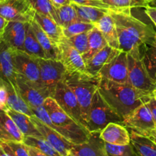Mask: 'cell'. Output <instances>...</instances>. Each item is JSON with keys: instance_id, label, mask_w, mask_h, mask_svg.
I'll return each mask as SVG.
<instances>
[{"instance_id": "8992f818", "label": "cell", "mask_w": 156, "mask_h": 156, "mask_svg": "<svg viewBox=\"0 0 156 156\" xmlns=\"http://www.w3.org/2000/svg\"><path fill=\"white\" fill-rule=\"evenodd\" d=\"M111 123L123 125V118L107 103L98 89L93 97L86 129L90 133L101 132Z\"/></svg>"}, {"instance_id": "ee69618b", "label": "cell", "mask_w": 156, "mask_h": 156, "mask_svg": "<svg viewBox=\"0 0 156 156\" xmlns=\"http://www.w3.org/2000/svg\"><path fill=\"white\" fill-rule=\"evenodd\" d=\"M51 1L56 9L62 7V6L66 5L71 4L70 0H51Z\"/></svg>"}, {"instance_id": "816d5d0a", "label": "cell", "mask_w": 156, "mask_h": 156, "mask_svg": "<svg viewBox=\"0 0 156 156\" xmlns=\"http://www.w3.org/2000/svg\"></svg>"}, {"instance_id": "e0dca14e", "label": "cell", "mask_w": 156, "mask_h": 156, "mask_svg": "<svg viewBox=\"0 0 156 156\" xmlns=\"http://www.w3.org/2000/svg\"><path fill=\"white\" fill-rule=\"evenodd\" d=\"M101 132L90 133L88 140L81 144L73 145L70 155L73 156H108L105 142L101 138Z\"/></svg>"}, {"instance_id": "484cf974", "label": "cell", "mask_w": 156, "mask_h": 156, "mask_svg": "<svg viewBox=\"0 0 156 156\" xmlns=\"http://www.w3.org/2000/svg\"><path fill=\"white\" fill-rule=\"evenodd\" d=\"M7 88V107L8 108L18 111L19 113L28 115L29 117L34 116L31 108L28 106L24 99L21 98L19 93L14 88L13 85L7 84L5 82Z\"/></svg>"}, {"instance_id": "6da1fadb", "label": "cell", "mask_w": 156, "mask_h": 156, "mask_svg": "<svg viewBox=\"0 0 156 156\" xmlns=\"http://www.w3.org/2000/svg\"><path fill=\"white\" fill-rule=\"evenodd\" d=\"M31 110L35 117L74 145L88 140L89 131L67 114L53 98H47L44 105Z\"/></svg>"}, {"instance_id": "8fae6325", "label": "cell", "mask_w": 156, "mask_h": 156, "mask_svg": "<svg viewBox=\"0 0 156 156\" xmlns=\"http://www.w3.org/2000/svg\"><path fill=\"white\" fill-rule=\"evenodd\" d=\"M99 76L117 83H128L127 53L119 50L101 69Z\"/></svg>"}, {"instance_id": "30bf717a", "label": "cell", "mask_w": 156, "mask_h": 156, "mask_svg": "<svg viewBox=\"0 0 156 156\" xmlns=\"http://www.w3.org/2000/svg\"><path fill=\"white\" fill-rule=\"evenodd\" d=\"M13 58L15 69L18 76L44 88L41 82L38 59L27 54L24 51L17 50H14Z\"/></svg>"}, {"instance_id": "f907efd6", "label": "cell", "mask_w": 156, "mask_h": 156, "mask_svg": "<svg viewBox=\"0 0 156 156\" xmlns=\"http://www.w3.org/2000/svg\"><path fill=\"white\" fill-rule=\"evenodd\" d=\"M69 156H73V155H70V154H69Z\"/></svg>"}, {"instance_id": "bcb514c9", "label": "cell", "mask_w": 156, "mask_h": 156, "mask_svg": "<svg viewBox=\"0 0 156 156\" xmlns=\"http://www.w3.org/2000/svg\"><path fill=\"white\" fill-rule=\"evenodd\" d=\"M0 156H9L7 153H6L5 151L3 149V148L2 147L1 145H0Z\"/></svg>"}, {"instance_id": "3957f363", "label": "cell", "mask_w": 156, "mask_h": 156, "mask_svg": "<svg viewBox=\"0 0 156 156\" xmlns=\"http://www.w3.org/2000/svg\"><path fill=\"white\" fill-rule=\"evenodd\" d=\"M98 91L107 103L123 118L146 102L152 94L136 89L128 83H117L101 77Z\"/></svg>"}, {"instance_id": "4316f807", "label": "cell", "mask_w": 156, "mask_h": 156, "mask_svg": "<svg viewBox=\"0 0 156 156\" xmlns=\"http://www.w3.org/2000/svg\"><path fill=\"white\" fill-rule=\"evenodd\" d=\"M131 143L139 156H156V144L150 139L130 129Z\"/></svg>"}, {"instance_id": "ffe728a7", "label": "cell", "mask_w": 156, "mask_h": 156, "mask_svg": "<svg viewBox=\"0 0 156 156\" xmlns=\"http://www.w3.org/2000/svg\"><path fill=\"white\" fill-rule=\"evenodd\" d=\"M24 136L5 111H0V145L9 142L23 143Z\"/></svg>"}, {"instance_id": "e575fe53", "label": "cell", "mask_w": 156, "mask_h": 156, "mask_svg": "<svg viewBox=\"0 0 156 156\" xmlns=\"http://www.w3.org/2000/svg\"><path fill=\"white\" fill-rule=\"evenodd\" d=\"M95 26L94 24L83 22L79 20V21L72 23L71 24L66 27H62V33H63L64 37L69 38L73 36L81 34L88 33Z\"/></svg>"}, {"instance_id": "7bdbcfd3", "label": "cell", "mask_w": 156, "mask_h": 156, "mask_svg": "<svg viewBox=\"0 0 156 156\" xmlns=\"http://www.w3.org/2000/svg\"><path fill=\"white\" fill-rule=\"evenodd\" d=\"M27 151H28V153L30 156H47L44 153H43L42 152H41L40 150H38L36 148L31 147V146H27Z\"/></svg>"}, {"instance_id": "60d3db41", "label": "cell", "mask_w": 156, "mask_h": 156, "mask_svg": "<svg viewBox=\"0 0 156 156\" xmlns=\"http://www.w3.org/2000/svg\"><path fill=\"white\" fill-rule=\"evenodd\" d=\"M145 14L149 17V19L152 21L156 27V8L147 5L145 7Z\"/></svg>"}, {"instance_id": "f6af8a7d", "label": "cell", "mask_w": 156, "mask_h": 156, "mask_svg": "<svg viewBox=\"0 0 156 156\" xmlns=\"http://www.w3.org/2000/svg\"><path fill=\"white\" fill-rule=\"evenodd\" d=\"M8 23H9V21H7L4 17L0 15V37H2V35Z\"/></svg>"}, {"instance_id": "83f0119b", "label": "cell", "mask_w": 156, "mask_h": 156, "mask_svg": "<svg viewBox=\"0 0 156 156\" xmlns=\"http://www.w3.org/2000/svg\"><path fill=\"white\" fill-rule=\"evenodd\" d=\"M72 5L76 9L79 21L94 24L110 12V10L108 9H99L91 6L80 5L75 3H72Z\"/></svg>"}, {"instance_id": "ac0fdd59", "label": "cell", "mask_w": 156, "mask_h": 156, "mask_svg": "<svg viewBox=\"0 0 156 156\" xmlns=\"http://www.w3.org/2000/svg\"><path fill=\"white\" fill-rule=\"evenodd\" d=\"M27 23L21 21H9L2 38L12 49L24 51Z\"/></svg>"}, {"instance_id": "5b68a950", "label": "cell", "mask_w": 156, "mask_h": 156, "mask_svg": "<svg viewBox=\"0 0 156 156\" xmlns=\"http://www.w3.org/2000/svg\"><path fill=\"white\" fill-rule=\"evenodd\" d=\"M128 84L136 89L152 94L156 88V82L151 77L140 47H136L127 53Z\"/></svg>"}, {"instance_id": "7402d4cb", "label": "cell", "mask_w": 156, "mask_h": 156, "mask_svg": "<svg viewBox=\"0 0 156 156\" xmlns=\"http://www.w3.org/2000/svg\"><path fill=\"white\" fill-rule=\"evenodd\" d=\"M94 26L101 32L110 47L114 49L120 50L117 27L110 12L103 18H101L96 24H94Z\"/></svg>"}, {"instance_id": "7a4b0ae2", "label": "cell", "mask_w": 156, "mask_h": 156, "mask_svg": "<svg viewBox=\"0 0 156 156\" xmlns=\"http://www.w3.org/2000/svg\"><path fill=\"white\" fill-rule=\"evenodd\" d=\"M110 14L115 22L120 49L123 51L128 53L136 47H142L156 35V31L150 25L131 14V9L110 10Z\"/></svg>"}, {"instance_id": "836d02e7", "label": "cell", "mask_w": 156, "mask_h": 156, "mask_svg": "<svg viewBox=\"0 0 156 156\" xmlns=\"http://www.w3.org/2000/svg\"><path fill=\"white\" fill-rule=\"evenodd\" d=\"M30 2L35 12L50 17L58 23L56 8L53 4L51 0H30Z\"/></svg>"}, {"instance_id": "681fc988", "label": "cell", "mask_w": 156, "mask_h": 156, "mask_svg": "<svg viewBox=\"0 0 156 156\" xmlns=\"http://www.w3.org/2000/svg\"><path fill=\"white\" fill-rule=\"evenodd\" d=\"M151 1H152V0H144L145 3H146V6H147V5L149 4V2H151Z\"/></svg>"}, {"instance_id": "d4e9b609", "label": "cell", "mask_w": 156, "mask_h": 156, "mask_svg": "<svg viewBox=\"0 0 156 156\" xmlns=\"http://www.w3.org/2000/svg\"><path fill=\"white\" fill-rule=\"evenodd\" d=\"M32 29L34 30L37 39L39 41L41 47L45 53L47 59H56L58 60V49L57 44L53 43L52 40L46 34L45 32L42 30L39 24L33 20L30 22Z\"/></svg>"}, {"instance_id": "2e32d148", "label": "cell", "mask_w": 156, "mask_h": 156, "mask_svg": "<svg viewBox=\"0 0 156 156\" xmlns=\"http://www.w3.org/2000/svg\"><path fill=\"white\" fill-rule=\"evenodd\" d=\"M14 50L0 37V79L16 89L18 73L14 64Z\"/></svg>"}, {"instance_id": "9a60e30c", "label": "cell", "mask_w": 156, "mask_h": 156, "mask_svg": "<svg viewBox=\"0 0 156 156\" xmlns=\"http://www.w3.org/2000/svg\"><path fill=\"white\" fill-rule=\"evenodd\" d=\"M32 121L36 127L41 133L43 138L45 139L59 154L61 156H69L70 154L73 143L62 136L60 133L53 129V128L43 123L41 120L35 116L30 117Z\"/></svg>"}, {"instance_id": "f546056e", "label": "cell", "mask_w": 156, "mask_h": 156, "mask_svg": "<svg viewBox=\"0 0 156 156\" xmlns=\"http://www.w3.org/2000/svg\"><path fill=\"white\" fill-rule=\"evenodd\" d=\"M24 51L37 59H47L45 53L37 39L30 23H27Z\"/></svg>"}, {"instance_id": "52a82bcc", "label": "cell", "mask_w": 156, "mask_h": 156, "mask_svg": "<svg viewBox=\"0 0 156 156\" xmlns=\"http://www.w3.org/2000/svg\"><path fill=\"white\" fill-rule=\"evenodd\" d=\"M38 61L41 82L48 95L52 98L56 85L65 76V67L60 61L56 59H38Z\"/></svg>"}, {"instance_id": "603a6c76", "label": "cell", "mask_w": 156, "mask_h": 156, "mask_svg": "<svg viewBox=\"0 0 156 156\" xmlns=\"http://www.w3.org/2000/svg\"><path fill=\"white\" fill-rule=\"evenodd\" d=\"M5 112L9 115V117L12 119L16 126L21 131V133L26 136H35V137H43L41 133L36 127L34 123L32 121L30 117L28 115L19 113L14 110L7 108Z\"/></svg>"}, {"instance_id": "ab89813d", "label": "cell", "mask_w": 156, "mask_h": 156, "mask_svg": "<svg viewBox=\"0 0 156 156\" xmlns=\"http://www.w3.org/2000/svg\"><path fill=\"white\" fill-rule=\"evenodd\" d=\"M146 104H147L148 107L150 109L151 113H152L153 118L155 120V122L156 123V99L151 94L149 97V98L146 101Z\"/></svg>"}, {"instance_id": "d6986e66", "label": "cell", "mask_w": 156, "mask_h": 156, "mask_svg": "<svg viewBox=\"0 0 156 156\" xmlns=\"http://www.w3.org/2000/svg\"><path fill=\"white\" fill-rule=\"evenodd\" d=\"M101 138L106 143L115 146H126L131 143L127 127L120 123H111L100 133Z\"/></svg>"}, {"instance_id": "d590c367", "label": "cell", "mask_w": 156, "mask_h": 156, "mask_svg": "<svg viewBox=\"0 0 156 156\" xmlns=\"http://www.w3.org/2000/svg\"><path fill=\"white\" fill-rule=\"evenodd\" d=\"M105 149L108 156H139L131 143L126 146H115L105 143Z\"/></svg>"}, {"instance_id": "1f68e13d", "label": "cell", "mask_w": 156, "mask_h": 156, "mask_svg": "<svg viewBox=\"0 0 156 156\" xmlns=\"http://www.w3.org/2000/svg\"><path fill=\"white\" fill-rule=\"evenodd\" d=\"M23 143L26 146L36 148L47 156H61L60 154L43 137L26 136Z\"/></svg>"}, {"instance_id": "cb8c5ba5", "label": "cell", "mask_w": 156, "mask_h": 156, "mask_svg": "<svg viewBox=\"0 0 156 156\" xmlns=\"http://www.w3.org/2000/svg\"><path fill=\"white\" fill-rule=\"evenodd\" d=\"M34 20L56 44H57L64 37L62 27L53 18L36 12Z\"/></svg>"}, {"instance_id": "4dcf8cb0", "label": "cell", "mask_w": 156, "mask_h": 156, "mask_svg": "<svg viewBox=\"0 0 156 156\" xmlns=\"http://www.w3.org/2000/svg\"><path fill=\"white\" fill-rule=\"evenodd\" d=\"M140 48L146 68L151 77L156 82V35L152 41Z\"/></svg>"}, {"instance_id": "d6a6232c", "label": "cell", "mask_w": 156, "mask_h": 156, "mask_svg": "<svg viewBox=\"0 0 156 156\" xmlns=\"http://www.w3.org/2000/svg\"><path fill=\"white\" fill-rule=\"evenodd\" d=\"M56 13L58 23L62 27H65L75 21H79L76 11L72 3L56 9Z\"/></svg>"}, {"instance_id": "277c9868", "label": "cell", "mask_w": 156, "mask_h": 156, "mask_svg": "<svg viewBox=\"0 0 156 156\" xmlns=\"http://www.w3.org/2000/svg\"><path fill=\"white\" fill-rule=\"evenodd\" d=\"M63 79L76 96L86 127L93 97L98 89L101 77L90 76L88 73H66Z\"/></svg>"}, {"instance_id": "c3c4849f", "label": "cell", "mask_w": 156, "mask_h": 156, "mask_svg": "<svg viewBox=\"0 0 156 156\" xmlns=\"http://www.w3.org/2000/svg\"><path fill=\"white\" fill-rule=\"evenodd\" d=\"M152 96H153L154 98H155L156 99V88L155 90H154L153 91H152Z\"/></svg>"}, {"instance_id": "5bb4252c", "label": "cell", "mask_w": 156, "mask_h": 156, "mask_svg": "<svg viewBox=\"0 0 156 156\" xmlns=\"http://www.w3.org/2000/svg\"><path fill=\"white\" fill-rule=\"evenodd\" d=\"M16 90L31 109L44 105L46 99L50 97L42 87L29 82L18 75Z\"/></svg>"}, {"instance_id": "44dd1931", "label": "cell", "mask_w": 156, "mask_h": 156, "mask_svg": "<svg viewBox=\"0 0 156 156\" xmlns=\"http://www.w3.org/2000/svg\"><path fill=\"white\" fill-rule=\"evenodd\" d=\"M120 50L114 49L109 45L106 46L101 51L96 53L92 58L85 62L86 73L92 76H98L101 69L114 57Z\"/></svg>"}, {"instance_id": "4fadbf2b", "label": "cell", "mask_w": 156, "mask_h": 156, "mask_svg": "<svg viewBox=\"0 0 156 156\" xmlns=\"http://www.w3.org/2000/svg\"><path fill=\"white\" fill-rule=\"evenodd\" d=\"M123 125L137 133L155 129L156 123L146 101L123 118Z\"/></svg>"}, {"instance_id": "f35d334b", "label": "cell", "mask_w": 156, "mask_h": 156, "mask_svg": "<svg viewBox=\"0 0 156 156\" xmlns=\"http://www.w3.org/2000/svg\"><path fill=\"white\" fill-rule=\"evenodd\" d=\"M71 3L80 5L91 6V7L99 8V9L113 10L112 7L105 3L103 0H70Z\"/></svg>"}, {"instance_id": "7dc6e473", "label": "cell", "mask_w": 156, "mask_h": 156, "mask_svg": "<svg viewBox=\"0 0 156 156\" xmlns=\"http://www.w3.org/2000/svg\"><path fill=\"white\" fill-rule=\"evenodd\" d=\"M147 5L152 6V7H155L156 8V0H152L151 2H149V4Z\"/></svg>"}, {"instance_id": "9c48e42d", "label": "cell", "mask_w": 156, "mask_h": 156, "mask_svg": "<svg viewBox=\"0 0 156 156\" xmlns=\"http://www.w3.org/2000/svg\"><path fill=\"white\" fill-rule=\"evenodd\" d=\"M35 13L30 0H0V15L9 21L30 23Z\"/></svg>"}, {"instance_id": "b9f144b4", "label": "cell", "mask_w": 156, "mask_h": 156, "mask_svg": "<svg viewBox=\"0 0 156 156\" xmlns=\"http://www.w3.org/2000/svg\"><path fill=\"white\" fill-rule=\"evenodd\" d=\"M135 132H136V131H135ZM137 133L140 134V135L148 137V138L150 139V140H152V142H154V143H155L156 144V128H155V129H150V130L144 131V132Z\"/></svg>"}, {"instance_id": "f1b7e54d", "label": "cell", "mask_w": 156, "mask_h": 156, "mask_svg": "<svg viewBox=\"0 0 156 156\" xmlns=\"http://www.w3.org/2000/svg\"><path fill=\"white\" fill-rule=\"evenodd\" d=\"M88 50L87 53L82 55L85 62L92 58L96 53L108 45V42L104 37L101 32L96 27L88 33Z\"/></svg>"}, {"instance_id": "8d00e7d4", "label": "cell", "mask_w": 156, "mask_h": 156, "mask_svg": "<svg viewBox=\"0 0 156 156\" xmlns=\"http://www.w3.org/2000/svg\"><path fill=\"white\" fill-rule=\"evenodd\" d=\"M69 44L77 50L82 55L87 53L88 50V33L73 36L71 37H64Z\"/></svg>"}, {"instance_id": "7c38bea8", "label": "cell", "mask_w": 156, "mask_h": 156, "mask_svg": "<svg viewBox=\"0 0 156 156\" xmlns=\"http://www.w3.org/2000/svg\"><path fill=\"white\" fill-rule=\"evenodd\" d=\"M58 60L62 62L67 73H86L85 63L82 54L66 41L64 37L57 44Z\"/></svg>"}, {"instance_id": "ba28073f", "label": "cell", "mask_w": 156, "mask_h": 156, "mask_svg": "<svg viewBox=\"0 0 156 156\" xmlns=\"http://www.w3.org/2000/svg\"><path fill=\"white\" fill-rule=\"evenodd\" d=\"M52 98L67 114L85 127V123L82 118L79 101L73 90L69 87L64 79L57 84L54 94Z\"/></svg>"}, {"instance_id": "74e56055", "label": "cell", "mask_w": 156, "mask_h": 156, "mask_svg": "<svg viewBox=\"0 0 156 156\" xmlns=\"http://www.w3.org/2000/svg\"><path fill=\"white\" fill-rule=\"evenodd\" d=\"M6 153L9 156H30L27 146L20 142H9L1 144Z\"/></svg>"}]
</instances>
